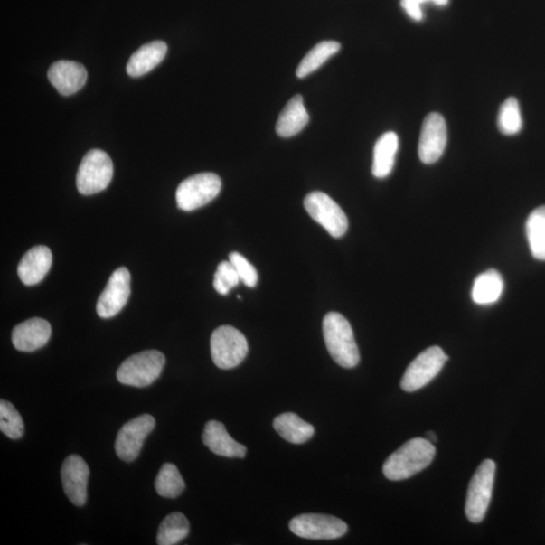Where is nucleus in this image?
<instances>
[{"label": "nucleus", "instance_id": "2eb2a0df", "mask_svg": "<svg viewBox=\"0 0 545 545\" xmlns=\"http://www.w3.org/2000/svg\"><path fill=\"white\" fill-rule=\"evenodd\" d=\"M48 78L61 95L69 97L83 89L88 81V71L80 63L61 60L50 67Z\"/></svg>", "mask_w": 545, "mask_h": 545}, {"label": "nucleus", "instance_id": "9b49d317", "mask_svg": "<svg viewBox=\"0 0 545 545\" xmlns=\"http://www.w3.org/2000/svg\"><path fill=\"white\" fill-rule=\"evenodd\" d=\"M155 426V420L150 414L129 420L118 431L116 440V452L121 461L134 462L140 455L144 441Z\"/></svg>", "mask_w": 545, "mask_h": 545}, {"label": "nucleus", "instance_id": "0eeeda50", "mask_svg": "<svg viewBox=\"0 0 545 545\" xmlns=\"http://www.w3.org/2000/svg\"><path fill=\"white\" fill-rule=\"evenodd\" d=\"M496 465L484 461L473 475L465 502V515L472 523H480L490 505L494 486Z\"/></svg>", "mask_w": 545, "mask_h": 545}, {"label": "nucleus", "instance_id": "423d86ee", "mask_svg": "<svg viewBox=\"0 0 545 545\" xmlns=\"http://www.w3.org/2000/svg\"><path fill=\"white\" fill-rule=\"evenodd\" d=\"M221 190V180L214 173H201L189 177L177 188L176 202L179 210L193 211L209 204Z\"/></svg>", "mask_w": 545, "mask_h": 545}, {"label": "nucleus", "instance_id": "5701e85b", "mask_svg": "<svg viewBox=\"0 0 545 545\" xmlns=\"http://www.w3.org/2000/svg\"><path fill=\"white\" fill-rule=\"evenodd\" d=\"M503 289L504 281L501 274L494 269H490L475 278L472 298L479 305H493L500 299Z\"/></svg>", "mask_w": 545, "mask_h": 545}, {"label": "nucleus", "instance_id": "f257e3e1", "mask_svg": "<svg viewBox=\"0 0 545 545\" xmlns=\"http://www.w3.org/2000/svg\"><path fill=\"white\" fill-rule=\"evenodd\" d=\"M436 447L426 438H413L387 458L383 465L385 477L401 481L428 468L434 461Z\"/></svg>", "mask_w": 545, "mask_h": 545}, {"label": "nucleus", "instance_id": "1a4fd4ad", "mask_svg": "<svg viewBox=\"0 0 545 545\" xmlns=\"http://www.w3.org/2000/svg\"><path fill=\"white\" fill-rule=\"evenodd\" d=\"M289 529L299 538L313 540H337L348 532V525L342 519L313 513L294 517Z\"/></svg>", "mask_w": 545, "mask_h": 545}, {"label": "nucleus", "instance_id": "aec40b11", "mask_svg": "<svg viewBox=\"0 0 545 545\" xmlns=\"http://www.w3.org/2000/svg\"><path fill=\"white\" fill-rule=\"evenodd\" d=\"M309 121V115L301 95L292 98L282 110L276 124V132L282 137L299 134Z\"/></svg>", "mask_w": 545, "mask_h": 545}, {"label": "nucleus", "instance_id": "6e6552de", "mask_svg": "<svg viewBox=\"0 0 545 545\" xmlns=\"http://www.w3.org/2000/svg\"><path fill=\"white\" fill-rule=\"evenodd\" d=\"M305 207L310 218L334 238H342L349 228L347 215L334 199L320 192L309 193L305 199Z\"/></svg>", "mask_w": 545, "mask_h": 545}, {"label": "nucleus", "instance_id": "7ed1b4c3", "mask_svg": "<svg viewBox=\"0 0 545 545\" xmlns=\"http://www.w3.org/2000/svg\"><path fill=\"white\" fill-rule=\"evenodd\" d=\"M161 352L146 351L127 359L117 371L119 383L136 388L148 387L157 380L165 366Z\"/></svg>", "mask_w": 545, "mask_h": 545}, {"label": "nucleus", "instance_id": "393cba45", "mask_svg": "<svg viewBox=\"0 0 545 545\" xmlns=\"http://www.w3.org/2000/svg\"><path fill=\"white\" fill-rule=\"evenodd\" d=\"M341 50L340 42L334 41H324L308 52L302 59L296 71L298 78H305L322 67L328 59L333 57Z\"/></svg>", "mask_w": 545, "mask_h": 545}, {"label": "nucleus", "instance_id": "9d476101", "mask_svg": "<svg viewBox=\"0 0 545 545\" xmlns=\"http://www.w3.org/2000/svg\"><path fill=\"white\" fill-rule=\"evenodd\" d=\"M448 357L439 347H431L415 359L401 380L405 392H414L428 385L444 368Z\"/></svg>", "mask_w": 545, "mask_h": 545}, {"label": "nucleus", "instance_id": "f3484780", "mask_svg": "<svg viewBox=\"0 0 545 545\" xmlns=\"http://www.w3.org/2000/svg\"><path fill=\"white\" fill-rule=\"evenodd\" d=\"M202 440L205 446L218 456L230 458H244L248 449L233 439L226 427L220 421L211 420L205 424Z\"/></svg>", "mask_w": 545, "mask_h": 545}, {"label": "nucleus", "instance_id": "a878e982", "mask_svg": "<svg viewBox=\"0 0 545 545\" xmlns=\"http://www.w3.org/2000/svg\"><path fill=\"white\" fill-rule=\"evenodd\" d=\"M190 531V524L185 515L175 512L162 522L157 535L159 545H174L185 540Z\"/></svg>", "mask_w": 545, "mask_h": 545}, {"label": "nucleus", "instance_id": "b1692460", "mask_svg": "<svg viewBox=\"0 0 545 545\" xmlns=\"http://www.w3.org/2000/svg\"><path fill=\"white\" fill-rule=\"evenodd\" d=\"M526 236L532 256L545 261V205L538 207L527 219Z\"/></svg>", "mask_w": 545, "mask_h": 545}, {"label": "nucleus", "instance_id": "473e14b6", "mask_svg": "<svg viewBox=\"0 0 545 545\" xmlns=\"http://www.w3.org/2000/svg\"><path fill=\"white\" fill-rule=\"evenodd\" d=\"M428 436L430 443H435V441H437V436H436V434H434V432H431V431L428 432Z\"/></svg>", "mask_w": 545, "mask_h": 545}, {"label": "nucleus", "instance_id": "4be33fe9", "mask_svg": "<svg viewBox=\"0 0 545 545\" xmlns=\"http://www.w3.org/2000/svg\"><path fill=\"white\" fill-rule=\"evenodd\" d=\"M398 148H399V138L395 133L388 132L380 136L375 145L373 167H371V172L376 178L383 179L391 174Z\"/></svg>", "mask_w": 545, "mask_h": 545}, {"label": "nucleus", "instance_id": "412c9836", "mask_svg": "<svg viewBox=\"0 0 545 545\" xmlns=\"http://www.w3.org/2000/svg\"><path fill=\"white\" fill-rule=\"evenodd\" d=\"M274 429L278 435L293 445H302L315 436V428L301 419L297 414L287 412L280 414L273 422Z\"/></svg>", "mask_w": 545, "mask_h": 545}, {"label": "nucleus", "instance_id": "20e7f679", "mask_svg": "<svg viewBox=\"0 0 545 545\" xmlns=\"http://www.w3.org/2000/svg\"><path fill=\"white\" fill-rule=\"evenodd\" d=\"M114 176V164L109 155L101 150H91L84 155L78 169L76 185L83 195H93L103 192Z\"/></svg>", "mask_w": 545, "mask_h": 545}, {"label": "nucleus", "instance_id": "6ab92c4d", "mask_svg": "<svg viewBox=\"0 0 545 545\" xmlns=\"http://www.w3.org/2000/svg\"><path fill=\"white\" fill-rule=\"evenodd\" d=\"M168 47L166 42L154 41L135 52L128 60L127 72L132 77H141L157 67L166 57Z\"/></svg>", "mask_w": 545, "mask_h": 545}, {"label": "nucleus", "instance_id": "f03ea898", "mask_svg": "<svg viewBox=\"0 0 545 545\" xmlns=\"http://www.w3.org/2000/svg\"><path fill=\"white\" fill-rule=\"evenodd\" d=\"M323 332L326 349L336 363L345 369L358 366L360 352L347 318L337 313L327 314Z\"/></svg>", "mask_w": 545, "mask_h": 545}, {"label": "nucleus", "instance_id": "f8f14e48", "mask_svg": "<svg viewBox=\"0 0 545 545\" xmlns=\"http://www.w3.org/2000/svg\"><path fill=\"white\" fill-rule=\"evenodd\" d=\"M131 296V273L125 267L112 273L105 291L101 293L97 305L98 315L101 318H111L120 313Z\"/></svg>", "mask_w": 545, "mask_h": 545}, {"label": "nucleus", "instance_id": "a211bd4d", "mask_svg": "<svg viewBox=\"0 0 545 545\" xmlns=\"http://www.w3.org/2000/svg\"><path fill=\"white\" fill-rule=\"evenodd\" d=\"M52 262L53 257L49 248L33 247L21 259L17 267V274L24 285L33 287L45 278L51 269Z\"/></svg>", "mask_w": 545, "mask_h": 545}, {"label": "nucleus", "instance_id": "ddd939ff", "mask_svg": "<svg viewBox=\"0 0 545 545\" xmlns=\"http://www.w3.org/2000/svg\"><path fill=\"white\" fill-rule=\"evenodd\" d=\"M447 143V127L443 116L428 115L423 121L418 145V155L422 163L434 164L443 155Z\"/></svg>", "mask_w": 545, "mask_h": 545}, {"label": "nucleus", "instance_id": "dca6fc26", "mask_svg": "<svg viewBox=\"0 0 545 545\" xmlns=\"http://www.w3.org/2000/svg\"><path fill=\"white\" fill-rule=\"evenodd\" d=\"M52 334V327L47 320L32 318L16 325L12 341L17 351L32 352L45 347Z\"/></svg>", "mask_w": 545, "mask_h": 545}, {"label": "nucleus", "instance_id": "4468645a", "mask_svg": "<svg viewBox=\"0 0 545 545\" xmlns=\"http://www.w3.org/2000/svg\"><path fill=\"white\" fill-rule=\"evenodd\" d=\"M89 466L80 456H69L61 469L66 496L75 506L82 507L88 500Z\"/></svg>", "mask_w": 545, "mask_h": 545}, {"label": "nucleus", "instance_id": "2f4dec72", "mask_svg": "<svg viewBox=\"0 0 545 545\" xmlns=\"http://www.w3.org/2000/svg\"><path fill=\"white\" fill-rule=\"evenodd\" d=\"M448 2L449 0H401V5L412 20L419 22L423 17L422 5L432 3L437 6H445Z\"/></svg>", "mask_w": 545, "mask_h": 545}, {"label": "nucleus", "instance_id": "39448f33", "mask_svg": "<svg viewBox=\"0 0 545 545\" xmlns=\"http://www.w3.org/2000/svg\"><path fill=\"white\" fill-rule=\"evenodd\" d=\"M211 351L216 367L230 370L246 359L249 344L246 336L237 328L222 325L212 333Z\"/></svg>", "mask_w": 545, "mask_h": 545}, {"label": "nucleus", "instance_id": "c85d7f7f", "mask_svg": "<svg viewBox=\"0 0 545 545\" xmlns=\"http://www.w3.org/2000/svg\"><path fill=\"white\" fill-rule=\"evenodd\" d=\"M0 430L12 439L21 438L24 431L21 414L12 403L4 399L0 401Z\"/></svg>", "mask_w": 545, "mask_h": 545}, {"label": "nucleus", "instance_id": "7c9ffc66", "mask_svg": "<svg viewBox=\"0 0 545 545\" xmlns=\"http://www.w3.org/2000/svg\"><path fill=\"white\" fill-rule=\"evenodd\" d=\"M230 262L236 268L240 279L246 287L254 288L258 284V272L256 268L248 259L238 252L230 254Z\"/></svg>", "mask_w": 545, "mask_h": 545}, {"label": "nucleus", "instance_id": "c756f323", "mask_svg": "<svg viewBox=\"0 0 545 545\" xmlns=\"http://www.w3.org/2000/svg\"><path fill=\"white\" fill-rule=\"evenodd\" d=\"M240 279L236 268L230 261L221 262L214 274L213 287L221 296H227L229 292L238 287Z\"/></svg>", "mask_w": 545, "mask_h": 545}, {"label": "nucleus", "instance_id": "bb28decb", "mask_svg": "<svg viewBox=\"0 0 545 545\" xmlns=\"http://www.w3.org/2000/svg\"><path fill=\"white\" fill-rule=\"evenodd\" d=\"M155 488L164 498L175 499L185 490V482L175 465L167 463L155 478Z\"/></svg>", "mask_w": 545, "mask_h": 545}, {"label": "nucleus", "instance_id": "cd10ccee", "mask_svg": "<svg viewBox=\"0 0 545 545\" xmlns=\"http://www.w3.org/2000/svg\"><path fill=\"white\" fill-rule=\"evenodd\" d=\"M522 127L523 121L518 100L515 98L507 99L499 110V131L506 136H513L521 132Z\"/></svg>", "mask_w": 545, "mask_h": 545}]
</instances>
